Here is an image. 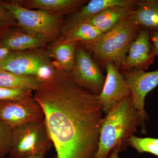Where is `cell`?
Returning a JSON list of instances; mask_svg holds the SVG:
<instances>
[{
  "instance_id": "cell-1",
  "label": "cell",
  "mask_w": 158,
  "mask_h": 158,
  "mask_svg": "<svg viewBox=\"0 0 158 158\" xmlns=\"http://www.w3.org/2000/svg\"><path fill=\"white\" fill-rule=\"evenodd\" d=\"M34 91L57 158H94L104 118L98 95L80 87L70 73L60 69Z\"/></svg>"
},
{
  "instance_id": "cell-2",
  "label": "cell",
  "mask_w": 158,
  "mask_h": 158,
  "mask_svg": "<svg viewBox=\"0 0 158 158\" xmlns=\"http://www.w3.org/2000/svg\"><path fill=\"white\" fill-rule=\"evenodd\" d=\"M147 118L134 107L131 94L118 103L103 119L94 158H107L113 149H126L130 138Z\"/></svg>"
},
{
  "instance_id": "cell-3",
  "label": "cell",
  "mask_w": 158,
  "mask_h": 158,
  "mask_svg": "<svg viewBox=\"0 0 158 158\" xmlns=\"http://www.w3.org/2000/svg\"><path fill=\"white\" fill-rule=\"evenodd\" d=\"M131 16L96 40L82 43L92 53L97 63L105 67L107 63H113L120 69L131 44L141 29Z\"/></svg>"
},
{
  "instance_id": "cell-4",
  "label": "cell",
  "mask_w": 158,
  "mask_h": 158,
  "mask_svg": "<svg viewBox=\"0 0 158 158\" xmlns=\"http://www.w3.org/2000/svg\"><path fill=\"white\" fill-rule=\"evenodd\" d=\"M52 146L44 119L30 123L12 129L9 158L46 155Z\"/></svg>"
},
{
  "instance_id": "cell-5",
  "label": "cell",
  "mask_w": 158,
  "mask_h": 158,
  "mask_svg": "<svg viewBox=\"0 0 158 158\" xmlns=\"http://www.w3.org/2000/svg\"><path fill=\"white\" fill-rule=\"evenodd\" d=\"M2 5L17 19L19 25L27 33L47 40L53 37L58 32L59 19L49 11H34L12 3H2Z\"/></svg>"
},
{
  "instance_id": "cell-6",
  "label": "cell",
  "mask_w": 158,
  "mask_h": 158,
  "mask_svg": "<svg viewBox=\"0 0 158 158\" xmlns=\"http://www.w3.org/2000/svg\"><path fill=\"white\" fill-rule=\"evenodd\" d=\"M71 76L77 85L98 95L101 93L106 77L85 48L77 46L75 64Z\"/></svg>"
},
{
  "instance_id": "cell-7",
  "label": "cell",
  "mask_w": 158,
  "mask_h": 158,
  "mask_svg": "<svg viewBox=\"0 0 158 158\" xmlns=\"http://www.w3.org/2000/svg\"><path fill=\"white\" fill-rule=\"evenodd\" d=\"M44 119V114L34 98L0 101V120L11 129Z\"/></svg>"
},
{
  "instance_id": "cell-8",
  "label": "cell",
  "mask_w": 158,
  "mask_h": 158,
  "mask_svg": "<svg viewBox=\"0 0 158 158\" xmlns=\"http://www.w3.org/2000/svg\"><path fill=\"white\" fill-rule=\"evenodd\" d=\"M105 68L106 76L98 99L106 115L118 103L130 96L131 91L117 66L113 63H109Z\"/></svg>"
},
{
  "instance_id": "cell-9",
  "label": "cell",
  "mask_w": 158,
  "mask_h": 158,
  "mask_svg": "<svg viewBox=\"0 0 158 158\" xmlns=\"http://www.w3.org/2000/svg\"><path fill=\"white\" fill-rule=\"evenodd\" d=\"M121 73L131 90L134 107L142 115L148 116L144 108L145 98L158 85V69L148 72L132 69Z\"/></svg>"
},
{
  "instance_id": "cell-10",
  "label": "cell",
  "mask_w": 158,
  "mask_h": 158,
  "mask_svg": "<svg viewBox=\"0 0 158 158\" xmlns=\"http://www.w3.org/2000/svg\"><path fill=\"white\" fill-rule=\"evenodd\" d=\"M150 31L141 29L130 45L126 59L120 67L122 72L132 69L148 70L153 64L156 56L153 53L150 37Z\"/></svg>"
},
{
  "instance_id": "cell-11",
  "label": "cell",
  "mask_w": 158,
  "mask_h": 158,
  "mask_svg": "<svg viewBox=\"0 0 158 158\" xmlns=\"http://www.w3.org/2000/svg\"><path fill=\"white\" fill-rule=\"evenodd\" d=\"M47 64L45 57L37 53L11 52L0 62V69L17 75L37 77L40 69Z\"/></svg>"
},
{
  "instance_id": "cell-12",
  "label": "cell",
  "mask_w": 158,
  "mask_h": 158,
  "mask_svg": "<svg viewBox=\"0 0 158 158\" xmlns=\"http://www.w3.org/2000/svg\"><path fill=\"white\" fill-rule=\"evenodd\" d=\"M131 6H114L105 9L84 23L92 25L105 34L119 23L131 16L134 12Z\"/></svg>"
},
{
  "instance_id": "cell-13",
  "label": "cell",
  "mask_w": 158,
  "mask_h": 158,
  "mask_svg": "<svg viewBox=\"0 0 158 158\" xmlns=\"http://www.w3.org/2000/svg\"><path fill=\"white\" fill-rule=\"evenodd\" d=\"M135 3L136 0H91L71 16L65 28L85 22L99 12L110 7H133L135 6Z\"/></svg>"
},
{
  "instance_id": "cell-14",
  "label": "cell",
  "mask_w": 158,
  "mask_h": 158,
  "mask_svg": "<svg viewBox=\"0 0 158 158\" xmlns=\"http://www.w3.org/2000/svg\"><path fill=\"white\" fill-rule=\"evenodd\" d=\"M138 6L131 17L141 29L158 31V0H136Z\"/></svg>"
},
{
  "instance_id": "cell-15",
  "label": "cell",
  "mask_w": 158,
  "mask_h": 158,
  "mask_svg": "<svg viewBox=\"0 0 158 158\" xmlns=\"http://www.w3.org/2000/svg\"><path fill=\"white\" fill-rule=\"evenodd\" d=\"M45 40L43 37L30 33H15L5 38L3 47L10 51L22 52L41 46Z\"/></svg>"
},
{
  "instance_id": "cell-16",
  "label": "cell",
  "mask_w": 158,
  "mask_h": 158,
  "mask_svg": "<svg viewBox=\"0 0 158 158\" xmlns=\"http://www.w3.org/2000/svg\"><path fill=\"white\" fill-rule=\"evenodd\" d=\"M77 44V42L63 39L54 47L52 55L61 70L69 73L73 70Z\"/></svg>"
},
{
  "instance_id": "cell-17",
  "label": "cell",
  "mask_w": 158,
  "mask_h": 158,
  "mask_svg": "<svg viewBox=\"0 0 158 158\" xmlns=\"http://www.w3.org/2000/svg\"><path fill=\"white\" fill-rule=\"evenodd\" d=\"M103 34V33L92 25L82 23L65 28L64 40L85 43L96 40Z\"/></svg>"
},
{
  "instance_id": "cell-18",
  "label": "cell",
  "mask_w": 158,
  "mask_h": 158,
  "mask_svg": "<svg viewBox=\"0 0 158 158\" xmlns=\"http://www.w3.org/2000/svg\"><path fill=\"white\" fill-rule=\"evenodd\" d=\"M40 81L35 77L19 76L0 69V87L35 90Z\"/></svg>"
},
{
  "instance_id": "cell-19",
  "label": "cell",
  "mask_w": 158,
  "mask_h": 158,
  "mask_svg": "<svg viewBox=\"0 0 158 158\" xmlns=\"http://www.w3.org/2000/svg\"><path fill=\"white\" fill-rule=\"evenodd\" d=\"M85 2L82 0H33L30 2V5L40 10L68 12L78 9Z\"/></svg>"
},
{
  "instance_id": "cell-20",
  "label": "cell",
  "mask_w": 158,
  "mask_h": 158,
  "mask_svg": "<svg viewBox=\"0 0 158 158\" xmlns=\"http://www.w3.org/2000/svg\"><path fill=\"white\" fill-rule=\"evenodd\" d=\"M129 143L138 153H149L158 157V138H140L133 135L130 138Z\"/></svg>"
},
{
  "instance_id": "cell-21",
  "label": "cell",
  "mask_w": 158,
  "mask_h": 158,
  "mask_svg": "<svg viewBox=\"0 0 158 158\" xmlns=\"http://www.w3.org/2000/svg\"><path fill=\"white\" fill-rule=\"evenodd\" d=\"M33 90L22 88L0 87V101H18L33 97Z\"/></svg>"
},
{
  "instance_id": "cell-22",
  "label": "cell",
  "mask_w": 158,
  "mask_h": 158,
  "mask_svg": "<svg viewBox=\"0 0 158 158\" xmlns=\"http://www.w3.org/2000/svg\"><path fill=\"white\" fill-rule=\"evenodd\" d=\"M12 129L0 120V158L9 154L11 148Z\"/></svg>"
},
{
  "instance_id": "cell-23",
  "label": "cell",
  "mask_w": 158,
  "mask_h": 158,
  "mask_svg": "<svg viewBox=\"0 0 158 158\" xmlns=\"http://www.w3.org/2000/svg\"><path fill=\"white\" fill-rule=\"evenodd\" d=\"M150 37L153 53L156 56H158V31H150Z\"/></svg>"
},
{
  "instance_id": "cell-24",
  "label": "cell",
  "mask_w": 158,
  "mask_h": 158,
  "mask_svg": "<svg viewBox=\"0 0 158 158\" xmlns=\"http://www.w3.org/2000/svg\"><path fill=\"white\" fill-rule=\"evenodd\" d=\"M11 52L9 49L4 47L0 48V62L4 60Z\"/></svg>"
},
{
  "instance_id": "cell-25",
  "label": "cell",
  "mask_w": 158,
  "mask_h": 158,
  "mask_svg": "<svg viewBox=\"0 0 158 158\" xmlns=\"http://www.w3.org/2000/svg\"><path fill=\"white\" fill-rule=\"evenodd\" d=\"M119 152L118 150H113L110 153V158H118V153Z\"/></svg>"
},
{
  "instance_id": "cell-26",
  "label": "cell",
  "mask_w": 158,
  "mask_h": 158,
  "mask_svg": "<svg viewBox=\"0 0 158 158\" xmlns=\"http://www.w3.org/2000/svg\"><path fill=\"white\" fill-rule=\"evenodd\" d=\"M45 155H39L35 156H31L27 157L24 158H44Z\"/></svg>"
},
{
  "instance_id": "cell-27",
  "label": "cell",
  "mask_w": 158,
  "mask_h": 158,
  "mask_svg": "<svg viewBox=\"0 0 158 158\" xmlns=\"http://www.w3.org/2000/svg\"><path fill=\"white\" fill-rule=\"evenodd\" d=\"M53 158H57L56 156H55L54 157H53Z\"/></svg>"
},
{
  "instance_id": "cell-28",
  "label": "cell",
  "mask_w": 158,
  "mask_h": 158,
  "mask_svg": "<svg viewBox=\"0 0 158 158\" xmlns=\"http://www.w3.org/2000/svg\"><path fill=\"white\" fill-rule=\"evenodd\" d=\"M0 15H1V12H0Z\"/></svg>"
}]
</instances>
